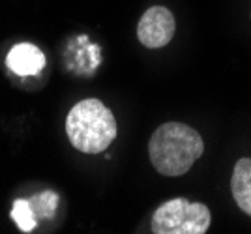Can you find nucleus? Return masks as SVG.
<instances>
[{"instance_id":"nucleus-8","label":"nucleus","mask_w":251,"mask_h":234,"mask_svg":"<svg viewBox=\"0 0 251 234\" xmlns=\"http://www.w3.org/2000/svg\"><path fill=\"white\" fill-rule=\"evenodd\" d=\"M30 204L36 215L51 217L52 213H54L56 204H58V197L52 191H45V193H42V195H38V197H34L30 201Z\"/></svg>"},{"instance_id":"nucleus-1","label":"nucleus","mask_w":251,"mask_h":234,"mask_svg":"<svg viewBox=\"0 0 251 234\" xmlns=\"http://www.w3.org/2000/svg\"><path fill=\"white\" fill-rule=\"evenodd\" d=\"M204 152L201 135L186 124L167 122L152 133L148 156L154 169L163 176H182Z\"/></svg>"},{"instance_id":"nucleus-5","label":"nucleus","mask_w":251,"mask_h":234,"mask_svg":"<svg viewBox=\"0 0 251 234\" xmlns=\"http://www.w3.org/2000/svg\"><path fill=\"white\" fill-rule=\"evenodd\" d=\"M6 64L19 77H32L45 68V54L32 43H19L11 47L6 56Z\"/></svg>"},{"instance_id":"nucleus-4","label":"nucleus","mask_w":251,"mask_h":234,"mask_svg":"<svg viewBox=\"0 0 251 234\" xmlns=\"http://www.w3.org/2000/svg\"><path fill=\"white\" fill-rule=\"evenodd\" d=\"M175 28H176V23L173 13L163 6H152L143 13L139 21L137 38L148 49H159L173 40Z\"/></svg>"},{"instance_id":"nucleus-6","label":"nucleus","mask_w":251,"mask_h":234,"mask_svg":"<svg viewBox=\"0 0 251 234\" xmlns=\"http://www.w3.org/2000/svg\"><path fill=\"white\" fill-rule=\"evenodd\" d=\"M232 197L244 213L251 215V158H240L230 178Z\"/></svg>"},{"instance_id":"nucleus-3","label":"nucleus","mask_w":251,"mask_h":234,"mask_svg":"<svg viewBox=\"0 0 251 234\" xmlns=\"http://www.w3.org/2000/svg\"><path fill=\"white\" fill-rule=\"evenodd\" d=\"M210 221V210L202 202L173 199L154 212L152 231L156 234H204Z\"/></svg>"},{"instance_id":"nucleus-7","label":"nucleus","mask_w":251,"mask_h":234,"mask_svg":"<svg viewBox=\"0 0 251 234\" xmlns=\"http://www.w3.org/2000/svg\"><path fill=\"white\" fill-rule=\"evenodd\" d=\"M11 217H13V221L17 223V227L21 229L23 233H32L36 229V225H38V219H36V213L32 210L30 201H25V199H17L13 202Z\"/></svg>"},{"instance_id":"nucleus-2","label":"nucleus","mask_w":251,"mask_h":234,"mask_svg":"<svg viewBox=\"0 0 251 234\" xmlns=\"http://www.w3.org/2000/svg\"><path fill=\"white\" fill-rule=\"evenodd\" d=\"M66 133L79 152L100 154L116 139L115 115L96 97L83 99L66 118Z\"/></svg>"}]
</instances>
